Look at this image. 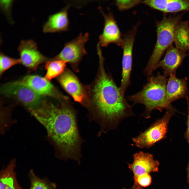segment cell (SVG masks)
Segmentation results:
<instances>
[{
	"instance_id": "cell-1",
	"label": "cell",
	"mask_w": 189,
	"mask_h": 189,
	"mask_svg": "<svg viewBox=\"0 0 189 189\" xmlns=\"http://www.w3.org/2000/svg\"><path fill=\"white\" fill-rule=\"evenodd\" d=\"M99 57L97 75L88 86L89 99L87 107L91 116L100 124L102 131L106 133L116 130L123 120L135 114L125 94L106 72L103 56Z\"/></svg>"
},
{
	"instance_id": "cell-2",
	"label": "cell",
	"mask_w": 189,
	"mask_h": 189,
	"mask_svg": "<svg viewBox=\"0 0 189 189\" xmlns=\"http://www.w3.org/2000/svg\"><path fill=\"white\" fill-rule=\"evenodd\" d=\"M60 103L57 105L45 101L39 108L29 111L46 128L57 149V157L80 164L82 141L76 112L69 101Z\"/></svg>"
},
{
	"instance_id": "cell-3",
	"label": "cell",
	"mask_w": 189,
	"mask_h": 189,
	"mask_svg": "<svg viewBox=\"0 0 189 189\" xmlns=\"http://www.w3.org/2000/svg\"><path fill=\"white\" fill-rule=\"evenodd\" d=\"M166 77L159 72L156 76L148 77L140 91L127 97V100L134 104L139 103L144 106L145 110L141 116L146 119L151 118L153 110L162 112L164 109H167L166 101L168 79Z\"/></svg>"
},
{
	"instance_id": "cell-4",
	"label": "cell",
	"mask_w": 189,
	"mask_h": 189,
	"mask_svg": "<svg viewBox=\"0 0 189 189\" xmlns=\"http://www.w3.org/2000/svg\"><path fill=\"white\" fill-rule=\"evenodd\" d=\"M183 14L167 16L164 15L160 21H156L157 39L152 53L144 70L145 75H152L164 53L174 42L175 31Z\"/></svg>"
},
{
	"instance_id": "cell-5",
	"label": "cell",
	"mask_w": 189,
	"mask_h": 189,
	"mask_svg": "<svg viewBox=\"0 0 189 189\" xmlns=\"http://www.w3.org/2000/svg\"><path fill=\"white\" fill-rule=\"evenodd\" d=\"M164 115L144 131L132 139L135 145L140 148H149L157 142L165 138L168 125L176 110L172 106L166 109Z\"/></svg>"
},
{
	"instance_id": "cell-6",
	"label": "cell",
	"mask_w": 189,
	"mask_h": 189,
	"mask_svg": "<svg viewBox=\"0 0 189 189\" xmlns=\"http://www.w3.org/2000/svg\"><path fill=\"white\" fill-rule=\"evenodd\" d=\"M0 91L3 95L16 100L29 111L39 107L45 101L43 97L37 94L22 80L4 84Z\"/></svg>"
},
{
	"instance_id": "cell-7",
	"label": "cell",
	"mask_w": 189,
	"mask_h": 189,
	"mask_svg": "<svg viewBox=\"0 0 189 189\" xmlns=\"http://www.w3.org/2000/svg\"><path fill=\"white\" fill-rule=\"evenodd\" d=\"M89 38L88 33L80 34L76 38L66 42L61 52L52 59L68 63L75 71L78 72V64L87 53L85 45Z\"/></svg>"
},
{
	"instance_id": "cell-8",
	"label": "cell",
	"mask_w": 189,
	"mask_h": 189,
	"mask_svg": "<svg viewBox=\"0 0 189 189\" xmlns=\"http://www.w3.org/2000/svg\"><path fill=\"white\" fill-rule=\"evenodd\" d=\"M139 23L123 36L122 47L123 50L122 60V79L119 87L124 94L130 83V75L133 62V51L134 44Z\"/></svg>"
},
{
	"instance_id": "cell-9",
	"label": "cell",
	"mask_w": 189,
	"mask_h": 189,
	"mask_svg": "<svg viewBox=\"0 0 189 189\" xmlns=\"http://www.w3.org/2000/svg\"><path fill=\"white\" fill-rule=\"evenodd\" d=\"M57 80L63 89L75 101L87 107L89 99L88 86L82 84L76 75L67 69L57 77Z\"/></svg>"
},
{
	"instance_id": "cell-10",
	"label": "cell",
	"mask_w": 189,
	"mask_h": 189,
	"mask_svg": "<svg viewBox=\"0 0 189 189\" xmlns=\"http://www.w3.org/2000/svg\"><path fill=\"white\" fill-rule=\"evenodd\" d=\"M18 50L21 64L27 68L29 72L36 70L41 65L50 59L39 51L36 43L32 40H21Z\"/></svg>"
},
{
	"instance_id": "cell-11",
	"label": "cell",
	"mask_w": 189,
	"mask_h": 189,
	"mask_svg": "<svg viewBox=\"0 0 189 189\" xmlns=\"http://www.w3.org/2000/svg\"><path fill=\"white\" fill-rule=\"evenodd\" d=\"M133 158V162L128 163V166L133 173L134 182L140 178L151 176V173L159 171L160 162L152 154L140 151L134 154Z\"/></svg>"
},
{
	"instance_id": "cell-12",
	"label": "cell",
	"mask_w": 189,
	"mask_h": 189,
	"mask_svg": "<svg viewBox=\"0 0 189 189\" xmlns=\"http://www.w3.org/2000/svg\"><path fill=\"white\" fill-rule=\"evenodd\" d=\"M22 81L41 96L51 97L60 102L69 101L67 97L61 94L45 77L37 75H29L24 77Z\"/></svg>"
},
{
	"instance_id": "cell-13",
	"label": "cell",
	"mask_w": 189,
	"mask_h": 189,
	"mask_svg": "<svg viewBox=\"0 0 189 189\" xmlns=\"http://www.w3.org/2000/svg\"><path fill=\"white\" fill-rule=\"evenodd\" d=\"M99 8L102 13L104 21L102 33L99 37V45L102 47H107L111 43H114L121 46L123 38L117 22L113 14L109 12L105 13L101 7Z\"/></svg>"
},
{
	"instance_id": "cell-14",
	"label": "cell",
	"mask_w": 189,
	"mask_h": 189,
	"mask_svg": "<svg viewBox=\"0 0 189 189\" xmlns=\"http://www.w3.org/2000/svg\"><path fill=\"white\" fill-rule=\"evenodd\" d=\"M188 55L172 45L166 50L164 57L159 62L157 68H162L164 70V75L166 76L175 74L178 68Z\"/></svg>"
},
{
	"instance_id": "cell-15",
	"label": "cell",
	"mask_w": 189,
	"mask_h": 189,
	"mask_svg": "<svg viewBox=\"0 0 189 189\" xmlns=\"http://www.w3.org/2000/svg\"><path fill=\"white\" fill-rule=\"evenodd\" d=\"M187 81L186 78H178L175 74L170 76L166 87V102L167 109L172 106V102L180 99L186 98L188 97Z\"/></svg>"
},
{
	"instance_id": "cell-16",
	"label": "cell",
	"mask_w": 189,
	"mask_h": 189,
	"mask_svg": "<svg viewBox=\"0 0 189 189\" xmlns=\"http://www.w3.org/2000/svg\"><path fill=\"white\" fill-rule=\"evenodd\" d=\"M70 6L68 4L60 11L50 15L43 26V32L55 33L67 31L69 24L68 11Z\"/></svg>"
},
{
	"instance_id": "cell-17",
	"label": "cell",
	"mask_w": 189,
	"mask_h": 189,
	"mask_svg": "<svg viewBox=\"0 0 189 189\" xmlns=\"http://www.w3.org/2000/svg\"><path fill=\"white\" fill-rule=\"evenodd\" d=\"M174 42L175 47L186 52L189 51V23L181 21L177 25L175 31Z\"/></svg>"
},
{
	"instance_id": "cell-18",
	"label": "cell",
	"mask_w": 189,
	"mask_h": 189,
	"mask_svg": "<svg viewBox=\"0 0 189 189\" xmlns=\"http://www.w3.org/2000/svg\"><path fill=\"white\" fill-rule=\"evenodd\" d=\"M66 63L62 60L50 59L45 64L46 71L45 77L50 81L53 79L57 78L65 71Z\"/></svg>"
},
{
	"instance_id": "cell-19",
	"label": "cell",
	"mask_w": 189,
	"mask_h": 189,
	"mask_svg": "<svg viewBox=\"0 0 189 189\" xmlns=\"http://www.w3.org/2000/svg\"><path fill=\"white\" fill-rule=\"evenodd\" d=\"M16 166L15 159L11 160L0 173V189H6L8 185L17 178L15 169Z\"/></svg>"
},
{
	"instance_id": "cell-20",
	"label": "cell",
	"mask_w": 189,
	"mask_h": 189,
	"mask_svg": "<svg viewBox=\"0 0 189 189\" xmlns=\"http://www.w3.org/2000/svg\"><path fill=\"white\" fill-rule=\"evenodd\" d=\"M28 177L30 183L29 189H56L55 183L53 182L46 177L41 178L37 176L34 171L31 169Z\"/></svg>"
},
{
	"instance_id": "cell-21",
	"label": "cell",
	"mask_w": 189,
	"mask_h": 189,
	"mask_svg": "<svg viewBox=\"0 0 189 189\" xmlns=\"http://www.w3.org/2000/svg\"><path fill=\"white\" fill-rule=\"evenodd\" d=\"M189 12V0H170L164 13Z\"/></svg>"
},
{
	"instance_id": "cell-22",
	"label": "cell",
	"mask_w": 189,
	"mask_h": 189,
	"mask_svg": "<svg viewBox=\"0 0 189 189\" xmlns=\"http://www.w3.org/2000/svg\"><path fill=\"white\" fill-rule=\"evenodd\" d=\"M21 64L19 59L10 57L3 53L0 54V76H1L7 70L12 67Z\"/></svg>"
},
{
	"instance_id": "cell-23",
	"label": "cell",
	"mask_w": 189,
	"mask_h": 189,
	"mask_svg": "<svg viewBox=\"0 0 189 189\" xmlns=\"http://www.w3.org/2000/svg\"><path fill=\"white\" fill-rule=\"evenodd\" d=\"M170 0H147L142 1V3L151 8L159 11L164 13Z\"/></svg>"
},
{
	"instance_id": "cell-24",
	"label": "cell",
	"mask_w": 189,
	"mask_h": 189,
	"mask_svg": "<svg viewBox=\"0 0 189 189\" xmlns=\"http://www.w3.org/2000/svg\"><path fill=\"white\" fill-rule=\"evenodd\" d=\"M141 1L137 0H117L116 1V4L120 10L123 11L129 9L142 3Z\"/></svg>"
},
{
	"instance_id": "cell-25",
	"label": "cell",
	"mask_w": 189,
	"mask_h": 189,
	"mask_svg": "<svg viewBox=\"0 0 189 189\" xmlns=\"http://www.w3.org/2000/svg\"><path fill=\"white\" fill-rule=\"evenodd\" d=\"M187 100L188 114L187 120V128L185 134V138L187 142L189 144V97H187L186 98Z\"/></svg>"
},
{
	"instance_id": "cell-26",
	"label": "cell",
	"mask_w": 189,
	"mask_h": 189,
	"mask_svg": "<svg viewBox=\"0 0 189 189\" xmlns=\"http://www.w3.org/2000/svg\"><path fill=\"white\" fill-rule=\"evenodd\" d=\"M6 189H23V188L19 185L16 178L9 185Z\"/></svg>"
},
{
	"instance_id": "cell-27",
	"label": "cell",
	"mask_w": 189,
	"mask_h": 189,
	"mask_svg": "<svg viewBox=\"0 0 189 189\" xmlns=\"http://www.w3.org/2000/svg\"><path fill=\"white\" fill-rule=\"evenodd\" d=\"M187 181L189 186V160L187 167Z\"/></svg>"
},
{
	"instance_id": "cell-28",
	"label": "cell",
	"mask_w": 189,
	"mask_h": 189,
	"mask_svg": "<svg viewBox=\"0 0 189 189\" xmlns=\"http://www.w3.org/2000/svg\"><path fill=\"white\" fill-rule=\"evenodd\" d=\"M122 189H144L143 188H136L134 187H132L131 188H123Z\"/></svg>"
}]
</instances>
